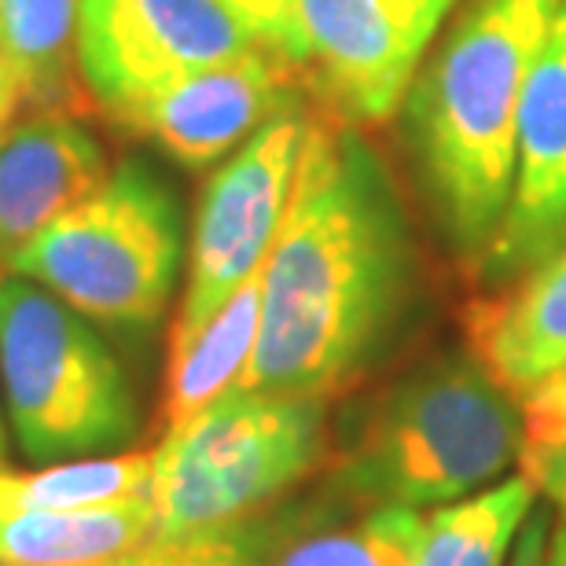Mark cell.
Instances as JSON below:
<instances>
[{
	"mask_svg": "<svg viewBox=\"0 0 566 566\" xmlns=\"http://www.w3.org/2000/svg\"><path fill=\"white\" fill-rule=\"evenodd\" d=\"M412 298L416 247L390 174L354 126L313 122L240 387L332 398L387 354Z\"/></svg>",
	"mask_w": 566,
	"mask_h": 566,
	"instance_id": "1",
	"label": "cell"
},
{
	"mask_svg": "<svg viewBox=\"0 0 566 566\" xmlns=\"http://www.w3.org/2000/svg\"><path fill=\"white\" fill-rule=\"evenodd\" d=\"M559 0H468L412 93V129L441 229L463 258L504 221L515 122Z\"/></svg>",
	"mask_w": 566,
	"mask_h": 566,
	"instance_id": "2",
	"label": "cell"
},
{
	"mask_svg": "<svg viewBox=\"0 0 566 566\" xmlns=\"http://www.w3.org/2000/svg\"><path fill=\"white\" fill-rule=\"evenodd\" d=\"M523 449L526 420L512 394L474 357H438L368 405L327 485L423 512L490 490Z\"/></svg>",
	"mask_w": 566,
	"mask_h": 566,
	"instance_id": "3",
	"label": "cell"
},
{
	"mask_svg": "<svg viewBox=\"0 0 566 566\" xmlns=\"http://www.w3.org/2000/svg\"><path fill=\"white\" fill-rule=\"evenodd\" d=\"M327 460V398L235 387L151 449L155 541L224 534Z\"/></svg>",
	"mask_w": 566,
	"mask_h": 566,
	"instance_id": "4",
	"label": "cell"
},
{
	"mask_svg": "<svg viewBox=\"0 0 566 566\" xmlns=\"http://www.w3.org/2000/svg\"><path fill=\"white\" fill-rule=\"evenodd\" d=\"M0 398L41 468L122 452L140 434L137 394L96 324L15 273H0Z\"/></svg>",
	"mask_w": 566,
	"mask_h": 566,
	"instance_id": "5",
	"label": "cell"
},
{
	"mask_svg": "<svg viewBox=\"0 0 566 566\" xmlns=\"http://www.w3.org/2000/svg\"><path fill=\"white\" fill-rule=\"evenodd\" d=\"M180 262L185 218L174 191L144 158L129 155L52 221L8 273L49 287L96 327L151 332L169 310Z\"/></svg>",
	"mask_w": 566,
	"mask_h": 566,
	"instance_id": "6",
	"label": "cell"
},
{
	"mask_svg": "<svg viewBox=\"0 0 566 566\" xmlns=\"http://www.w3.org/2000/svg\"><path fill=\"white\" fill-rule=\"evenodd\" d=\"M310 126L313 118H305L302 107L280 111L207 180L191 224L185 298L169 349L185 346L265 265L287 213Z\"/></svg>",
	"mask_w": 566,
	"mask_h": 566,
	"instance_id": "7",
	"label": "cell"
},
{
	"mask_svg": "<svg viewBox=\"0 0 566 566\" xmlns=\"http://www.w3.org/2000/svg\"><path fill=\"white\" fill-rule=\"evenodd\" d=\"M254 49L218 0H77V82L111 122L158 88Z\"/></svg>",
	"mask_w": 566,
	"mask_h": 566,
	"instance_id": "8",
	"label": "cell"
},
{
	"mask_svg": "<svg viewBox=\"0 0 566 566\" xmlns=\"http://www.w3.org/2000/svg\"><path fill=\"white\" fill-rule=\"evenodd\" d=\"M566 247V0L530 66L515 122L512 196L479 258L485 283H507Z\"/></svg>",
	"mask_w": 566,
	"mask_h": 566,
	"instance_id": "9",
	"label": "cell"
},
{
	"mask_svg": "<svg viewBox=\"0 0 566 566\" xmlns=\"http://www.w3.org/2000/svg\"><path fill=\"white\" fill-rule=\"evenodd\" d=\"M294 85V66L254 49L144 96L115 126L155 140L180 166L202 169L232 155L280 111L298 107Z\"/></svg>",
	"mask_w": 566,
	"mask_h": 566,
	"instance_id": "10",
	"label": "cell"
},
{
	"mask_svg": "<svg viewBox=\"0 0 566 566\" xmlns=\"http://www.w3.org/2000/svg\"><path fill=\"white\" fill-rule=\"evenodd\" d=\"M305 71L346 126L390 118L412 85L427 41L387 0H298Z\"/></svg>",
	"mask_w": 566,
	"mask_h": 566,
	"instance_id": "11",
	"label": "cell"
},
{
	"mask_svg": "<svg viewBox=\"0 0 566 566\" xmlns=\"http://www.w3.org/2000/svg\"><path fill=\"white\" fill-rule=\"evenodd\" d=\"M420 530L416 507L371 504L324 482L224 534L251 566H409Z\"/></svg>",
	"mask_w": 566,
	"mask_h": 566,
	"instance_id": "12",
	"label": "cell"
},
{
	"mask_svg": "<svg viewBox=\"0 0 566 566\" xmlns=\"http://www.w3.org/2000/svg\"><path fill=\"white\" fill-rule=\"evenodd\" d=\"M107 174V151L82 111L22 107L0 133V273Z\"/></svg>",
	"mask_w": 566,
	"mask_h": 566,
	"instance_id": "13",
	"label": "cell"
},
{
	"mask_svg": "<svg viewBox=\"0 0 566 566\" xmlns=\"http://www.w3.org/2000/svg\"><path fill=\"white\" fill-rule=\"evenodd\" d=\"M471 357L512 394L530 390L566 368V247L523 276L507 280V291L471 302L468 310Z\"/></svg>",
	"mask_w": 566,
	"mask_h": 566,
	"instance_id": "14",
	"label": "cell"
},
{
	"mask_svg": "<svg viewBox=\"0 0 566 566\" xmlns=\"http://www.w3.org/2000/svg\"><path fill=\"white\" fill-rule=\"evenodd\" d=\"M151 541V496L74 512H0V563L15 566H115Z\"/></svg>",
	"mask_w": 566,
	"mask_h": 566,
	"instance_id": "15",
	"label": "cell"
},
{
	"mask_svg": "<svg viewBox=\"0 0 566 566\" xmlns=\"http://www.w3.org/2000/svg\"><path fill=\"white\" fill-rule=\"evenodd\" d=\"M262 273L265 265L185 346L169 349L163 430L180 427L218 401L221 394L240 387L258 346V327H262Z\"/></svg>",
	"mask_w": 566,
	"mask_h": 566,
	"instance_id": "16",
	"label": "cell"
},
{
	"mask_svg": "<svg viewBox=\"0 0 566 566\" xmlns=\"http://www.w3.org/2000/svg\"><path fill=\"white\" fill-rule=\"evenodd\" d=\"M534 482L518 471L482 493L430 507L409 566H504L534 512Z\"/></svg>",
	"mask_w": 566,
	"mask_h": 566,
	"instance_id": "17",
	"label": "cell"
},
{
	"mask_svg": "<svg viewBox=\"0 0 566 566\" xmlns=\"http://www.w3.org/2000/svg\"><path fill=\"white\" fill-rule=\"evenodd\" d=\"M74 33L77 0H0V49L27 88V107H88Z\"/></svg>",
	"mask_w": 566,
	"mask_h": 566,
	"instance_id": "18",
	"label": "cell"
},
{
	"mask_svg": "<svg viewBox=\"0 0 566 566\" xmlns=\"http://www.w3.org/2000/svg\"><path fill=\"white\" fill-rule=\"evenodd\" d=\"M151 490V452H107L63 463H44L41 471H0V512H74L104 507Z\"/></svg>",
	"mask_w": 566,
	"mask_h": 566,
	"instance_id": "19",
	"label": "cell"
},
{
	"mask_svg": "<svg viewBox=\"0 0 566 566\" xmlns=\"http://www.w3.org/2000/svg\"><path fill=\"white\" fill-rule=\"evenodd\" d=\"M240 27L251 33L258 49L276 55L294 71H305V38L298 0H218Z\"/></svg>",
	"mask_w": 566,
	"mask_h": 566,
	"instance_id": "20",
	"label": "cell"
},
{
	"mask_svg": "<svg viewBox=\"0 0 566 566\" xmlns=\"http://www.w3.org/2000/svg\"><path fill=\"white\" fill-rule=\"evenodd\" d=\"M115 566H251L229 534L191 537V541H151L137 556Z\"/></svg>",
	"mask_w": 566,
	"mask_h": 566,
	"instance_id": "21",
	"label": "cell"
},
{
	"mask_svg": "<svg viewBox=\"0 0 566 566\" xmlns=\"http://www.w3.org/2000/svg\"><path fill=\"white\" fill-rule=\"evenodd\" d=\"M518 409L526 420V446L566 438V368L534 387L526 398H518Z\"/></svg>",
	"mask_w": 566,
	"mask_h": 566,
	"instance_id": "22",
	"label": "cell"
},
{
	"mask_svg": "<svg viewBox=\"0 0 566 566\" xmlns=\"http://www.w3.org/2000/svg\"><path fill=\"white\" fill-rule=\"evenodd\" d=\"M518 463H523L526 479L534 482V490L545 493L566 518V438L530 441Z\"/></svg>",
	"mask_w": 566,
	"mask_h": 566,
	"instance_id": "23",
	"label": "cell"
},
{
	"mask_svg": "<svg viewBox=\"0 0 566 566\" xmlns=\"http://www.w3.org/2000/svg\"><path fill=\"white\" fill-rule=\"evenodd\" d=\"M548 537H552V507L534 504V512L515 534L512 545V566H545L548 556Z\"/></svg>",
	"mask_w": 566,
	"mask_h": 566,
	"instance_id": "24",
	"label": "cell"
},
{
	"mask_svg": "<svg viewBox=\"0 0 566 566\" xmlns=\"http://www.w3.org/2000/svg\"><path fill=\"white\" fill-rule=\"evenodd\" d=\"M387 4L398 11V19L416 33V38L430 44V38H434L441 27V19L449 15L457 0H387Z\"/></svg>",
	"mask_w": 566,
	"mask_h": 566,
	"instance_id": "25",
	"label": "cell"
},
{
	"mask_svg": "<svg viewBox=\"0 0 566 566\" xmlns=\"http://www.w3.org/2000/svg\"><path fill=\"white\" fill-rule=\"evenodd\" d=\"M22 107H27V88H22L4 49H0V133L11 126V118H15Z\"/></svg>",
	"mask_w": 566,
	"mask_h": 566,
	"instance_id": "26",
	"label": "cell"
},
{
	"mask_svg": "<svg viewBox=\"0 0 566 566\" xmlns=\"http://www.w3.org/2000/svg\"><path fill=\"white\" fill-rule=\"evenodd\" d=\"M545 566H566V518H559V523H552Z\"/></svg>",
	"mask_w": 566,
	"mask_h": 566,
	"instance_id": "27",
	"label": "cell"
},
{
	"mask_svg": "<svg viewBox=\"0 0 566 566\" xmlns=\"http://www.w3.org/2000/svg\"><path fill=\"white\" fill-rule=\"evenodd\" d=\"M8 468V438H4V423H0V471Z\"/></svg>",
	"mask_w": 566,
	"mask_h": 566,
	"instance_id": "28",
	"label": "cell"
},
{
	"mask_svg": "<svg viewBox=\"0 0 566 566\" xmlns=\"http://www.w3.org/2000/svg\"><path fill=\"white\" fill-rule=\"evenodd\" d=\"M0 566H15V563H0Z\"/></svg>",
	"mask_w": 566,
	"mask_h": 566,
	"instance_id": "29",
	"label": "cell"
}]
</instances>
